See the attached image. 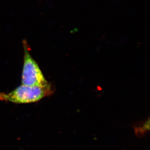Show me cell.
Returning a JSON list of instances; mask_svg holds the SVG:
<instances>
[{
    "instance_id": "cell-1",
    "label": "cell",
    "mask_w": 150,
    "mask_h": 150,
    "mask_svg": "<svg viewBox=\"0 0 150 150\" xmlns=\"http://www.w3.org/2000/svg\"><path fill=\"white\" fill-rule=\"evenodd\" d=\"M51 85L47 87L21 85L9 93H1L0 101L16 104H27L40 101L52 93Z\"/></svg>"
},
{
    "instance_id": "cell-2",
    "label": "cell",
    "mask_w": 150,
    "mask_h": 150,
    "mask_svg": "<svg viewBox=\"0 0 150 150\" xmlns=\"http://www.w3.org/2000/svg\"><path fill=\"white\" fill-rule=\"evenodd\" d=\"M23 45L24 56L21 74L22 84L42 87L50 86V84L44 77L38 64L32 56L30 47L26 41H23Z\"/></svg>"
}]
</instances>
